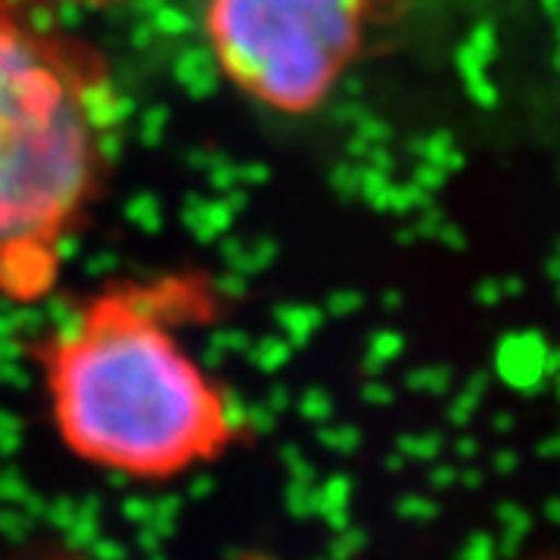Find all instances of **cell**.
Listing matches in <instances>:
<instances>
[{"label":"cell","instance_id":"obj_5","mask_svg":"<svg viewBox=\"0 0 560 560\" xmlns=\"http://www.w3.org/2000/svg\"><path fill=\"white\" fill-rule=\"evenodd\" d=\"M408 0H368V7H371V20L374 16H389V13H396L401 10Z\"/></svg>","mask_w":560,"mask_h":560},{"label":"cell","instance_id":"obj_1","mask_svg":"<svg viewBox=\"0 0 560 560\" xmlns=\"http://www.w3.org/2000/svg\"><path fill=\"white\" fill-rule=\"evenodd\" d=\"M38 355L54 430L94 470L165 482L241 440L219 377L135 290L81 302Z\"/></svg>","mask_w":560,"mask_h":560},{"label":"cell","instance_id":"obj_2","mask_svg":"<svg viewBox=\"0 0 560 560\" xmlns=\"http://www.w3.org/2000/svg\"><path fill=\"white\" fill-rule=\"evenodd\" d=\"M103 81L79 50L0 0V293L35 296L106 175Z\"/></svg>","mask_w":560,"mask_h":560},{"label":"cell","instance_id":"obj_3","mask_svg":"<svg viewBox=\"0 0 560 560\" xmlns=\"http://www.w3.org/2000/svg\"><path fill=\"white\" fill-rule=\"evenodd\" d=\"M368 0H206L221 75L283 116L318 109L359 57Z\"/></svg>","mask_w":560,"mask_h":560},{"label":"cell","instance_id":"obj_4","mask_svg":"<svg viewBox=\"0 0 560 560\" xmlns=\"http://www.w3.org/2000/svg\"><path fill=\"white\" fill-rule=\"evenodd\" d=\"M66 7H81V10H109V7H125V3H135V0H57Z\"/></svg>","mask_w":560,"mask_h":560}]
</instances>
